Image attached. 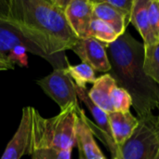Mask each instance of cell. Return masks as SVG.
I'll return each mask as SVG.
<instances>
[{
  "label": "cell",
  "instance_id": "cell-1",
  "mask_svg": "<svg viewBox=\"0 0 159 159\" xmlns=\"http://www.w3.org/2000/svg\"><path fill=\"white\" fill-rule=\"evenodd\" d=\"M69 1L10 0L7 25L17 29L46 56L61 59L60 54L72 49L78 40L65 18Z\"/></svg>",
  "mask_w": 159,
  "mask_h": 159
},
{
  "label": "cell",
  "instance_id": "cell-2",
  "mask_svg": "<svg viewBox=\"0 0 159 159\" xmlns=\"http://www.w3.org/2000/svg\"><path fill=\"white\" fill-rule=\"evenodd\" d=\"M111 70L108 73L117 87L125 89L132 99L138 119L157 116L159 85L143 71L144 45L125 32L106 46Z\"/></svg>",
  "mask_w": 159,
  "mask_h": 159
},
{
  "label": "cell",
  "instance_id": "cell-3",
  "mask_svg": "<svg viewBox=\"0 0 159 159\" xmlns=\"http://www.w3.org/2000/svg\"><path fill=\"white\" fill-rule=\"evenodd\" d=\"M79 107L71 106L51 118L43 117L33 108V152L38 149L73 150Z\"/></svg>",
  "mask_w": 159,
  "mask_h": 159
},
{
  "label": "cell",
  "instance_id": "cell-4",
  "mask_svg": "<svg viewBox=\"0 0 159 159\" xmlns=\"http://www.w3.org/2000/svg\"><path fill=\"white\" fill-rule=\"evenodd\" d=\"M157 116L139 119V125L124 144L116 148L113 159H154L159 151Z\"/></svg>",
  "mask_w": 159,
  "mask_h": 159
},
{
  "label": "cell",
  "instance_id": "cell-5",
  "mask_svg": "<svg viewBox=\"0 0 159 159\" xmlns=\"http://www.w3.org/2000/svg\"><path fill=\"white\" fill-rule=\"evenodd\" d=\"M36 83L60 106L61 111L71 106L79 107L75 85L65 68L54 69L51 74L37 80Z\"/></svg>",
  "mask_w": 159,
  "mask_h": 159
},
{
  "label": "cell",
  "instance_id": "cell-6",
  "mask_svg": "<svg viewBox=\"0 0 159 159\" xmlns=\"http://www.w3.org/2000/svg\"><path fill=\"white\" fill-rule=\"evenodd\" d=\"M33 107L22 109V116L17 131L7 145L0 159H20L23 156L33 153Z\"/></svg>",
  "mask_w": 159,
  "mask_h": 159
},
{
  "label": "cell",
  "instance_id": "cell-7",
  "mask_svg": "<svg viewBox=\"0 0 159 159\" xmlns=\"http://www.w3.org/2000/svg\"><path fill=\"white\" fill-rule=\"evenodd\" d=\"M19 46L25 48L27 51H30L33 54L45 59L54 66V69L65 68L69 63L67 59L61 60L56 58H49L46 56L37 46H35L34 43H32L26 37H24L17 29L7 24H0V53L7 58L8 52L12 48Z\"/></svg>",
  "mask_w": 159,
  "mask_h": 159
},
{
  "label": "cell",
  "instance_id": "cell-8",
  "mask_svg": "<svg viewBox=\"0 0 159 159\" xmlns=\"http://www.w3.org/2000/svg\"><path fill=\"white\" fill-rule=\"evenodd\" d=\"M105 44L93 37L81 38L76 41L72 50L81 59L83 63L89 65L94 71L109 73L111 64Z\"/></svg>",
  "mask_w": 159,
  "mask_h": 159
},
{
  "label": "cell",
  "instance_id": "cell-9",
  "mask_svg": "<svg viewBox=\"0 0 159 159\" xmlns=\"http://www.w3.org/2000/svg\"><path fill=\"white\" fill-rule=\"evenodd\" d=\"M65 18L77 38L89 37V27L93 20V1L70 0L65 8Z\"/></svg>",
  "mask_w": 159,
  "mask_h": 159
},
{
  "label": "cell",
  "instance_id": "cell-10",
  "mask_svg": "<svg viewBox=\"0 0 159 159\" xmlns=\"http://www.w3.org/2000/svg\"><path fill=\"white\" fill-rule=\"evenodd\" d=\"M75 144L78 148L79 159H106L97 145L93 131L87 122V116L80 107L77 109Z\"/></svg>",
  "mask_w": 159,
  "mask_h": 159
},
{
  "label": "cell",
  "instance_id": "cell-11",
  "mask_svg": "<svg viewBox=\"0 0 159 159\" xmlns=\"http://www.w3.org/2000/svg\"><path fill=\"white\" fill-rule=\"evenodd\" d=\"M109 124L116 145L121 146L132 135L139 125L138 117L134 116L130 112L108 114Z\"/></svg>",
  "mask_w": 159,
  "mask_h": 159
},
{
  "label": "cell",
  "instance_id": "cell-12",
  "mask_svg": "<svg viewBox=\"0 0 159 159\" xmlns=\"http://www.w3.org/2000/svg\"><path fill=\"white\" fill-rule=\"evenodd\" d=\"M116 86L115 79L109 74L102 75L96 78L92 88L89 91V97L91 102L102 111L107 114L112 113L111 94Z\"/></svg>",
  "mask_w": 159,
  "mask_h": 159
},
{
  "label": "cell",
  "instance_id": "cell-13",
  "mask_svg": "<svg viewBox=\"0 0 159 159\" xmlns=\"http://www.w3.org/2000/svg\"><path fill=\"white\" fill-rule=\"evenodd\" d=\"M147 5L148 0H134L130 16V22L143 37L144 47L159 43L158 39L154 35L149 24Z\"/></svg>",
  "mask_w": 159,
  "mask_h": 159
},
{
  "label": "cell",
  "instance_id": "cell-14",
  "mask_svg": "<svg viewBox=\"0 0 159 159\" xmlns=\"http://www.w3.org/2000/svg\"><path fill=\"white\" fill-rule=\"evenodd\" d=\"M93 17L108 23L119 36L126 32L128 25L124 17L106 1H93Z\"/></svg>",
  "mask_w": 159,
  "mask_h": 159
},
{
  "label": "cell",
  "instance_id": "cell-15",
  "mask_svg": "<svg viewBox=\"0 0 159 159\" xmlns=\"http://www.w3.org/2000/svg\"><path fill=\"white\" fill-rule=\"evenodd\" d=\"M65 70L76 87L87 88L88 84H93L96 80L95 71L89 65L83 62L76 65L68 63Z\"/></svg>",
  "mask_w": 159,
  "mask_h": 159
},
{
  "label": "cell",
  "instance_id": "cell-16",
  "mask_svg": "<svg viewBox=\"0 0 159 159\" xmlns=\"http://www.w3.org/2000/svg\"><path fill=\"white\" fill-rule=\"evenodd\" d=\"M143 71L159 85V43L144 47Z\"/></svg>",
  "mask_w": 159,
  "mask_h": 159
},
{
  "label": "cell",
  "instance_id": "cell-17",
  "mask_svg": "<svg viewBox=\"0 0 159 159\" xmlns=\"http://www.w3.org/2000/svg\"><path fill=\"white\" fill-rule=\"evenodd\" d=\"M89 37H93L105 45H109L115 42L119 35L108 23L93 18L89 27Z\"/></svg>",
  "mask_w": 159,
  "mask_h": 159
},
{
  "label": "cell",
  "instance_id": "cell-18",
  "mask_svg": "<svg viewBox=\"0 0 159 159\" xmlns=\"http://www.w3.org/2000/svg\"><path fill=\"white\" fill-rule=\"evenodd\" d=\"M111 104L113 112L128 113L132 106V99L128 91L116 86L111 94Z\"/></svg>",
  "mask_w": 159,
  "mask_h": 159
},
{
  "label": "cell",
  "instance_id": "cell-19",
  "mask_svg": "<svg viewBox=\"0 0 159 159\" xmlns=\"http://www.w3.org/2000/svg\"><path fill=\"white\" fill-rule=\"evenodd\" d=\"M71 156L72 150L57 149H38L31 155L32 159H71Z\"/></svg>",
  "mask_w": 159,
  "mask_h": 159
},
{
  "label": "cell",
  "instance_id": "cell-20",
  "mask_svg": "<svg viewBox=\"0 0 159 159\" xmlns=\"http://www.w3.org/2000/svg\"><path fill=\"white\" fill-rule=\"evenodd\" d=\"M147 13L151 30L159 41V0H148Z\"/></svg>",
  "mask_w": 159,
  "mask_h": 159
},
{
  "label": "cell",
  "instance_id": "cell-21",
  "mask_svg": "<svg viewBox=\"0 0 159 159\" xmlns=\"http://www.w3.org/2000/svg\"><path fill=\"white\" fill-rule=\"evenodd\" d=\"M107 4L116 9L125 19L127 25L130 22V16L134 0H105Z\"/></svg>",
  "mask_w": 159,
  "mask_h": 159
},
{
  "label": "cell",
  "instance_id": "cell-22",
  "mask_svg": "<svg viewBox=\"0 0 159 159\" xmlns=\"http://www.w3.org/2000/svg\"><path fill=\"white\" fill-rule=\"evenodd\" d=\"M27 49L23 47H16L12 48L7 55V59L13 65L17 64L20 67L28 66V58H27Z\"/></svg>",
  "mask_w": 159,
  "mask_h": 159
},
{
  "label": "cell",
  "instance_id": "cell-23",
  "mask_svg": "<svg viewBox=\"0 0 159 159\" xmlns=\"http://www.w3.org/2000/svg\"><path fill=\"white\" fill-rule=\"evenodd\" d=\"M10 20V0H0V24H8Z\"/></svg>",
  "mask_w": 159,
  "mask_h": 159
},
{
  "label": "cell",
  "instance_id": "cell-24",
  "mask_svg": "<svg viewBox=\"0 0 159 159\" xmlns=\"http://www.w3.org/2000/svg\"><path fill=\"white\" fill-rule=\"evenodd\" d=\"M14 69V65L7 59H0V71H7Z\"/></svg>",
  "mask_w": 159,
  "mask_h": 159
},
{
  "label": "cell",
  "instance_id": "cell-25",
  "mask_svg": "<svg viewBox=\"0 0 159 159\" xmlns=\"http://www.w3.org/2000/svg\"><path fill=\"white\" fill-rule=\"evenodd\" d=\"M157 126L159 128V107H158V112H157Z\"/></svg>",
  "mask_w": 159,
  "mask_h": 159
},
{
  "label": "cell",
  "instance_id": "cell-26",
  "mask_svg": "<svg viewBox=\"0 0 159 159\" xmlns=\"http://www.w3.org/2000/svg\"><path fill=\"white\" fill-rule=\"evenodd\" d=\"M0 59H7V58H6L3 54H1V53H0Z\"/></svg>",
  "mask_w": 159,
  "mask_h": 159
},
{
  "label": "cell",
  "instance_id": "cell-27",
  "mask_svg": "<svg viewBox=\"0 0 159 159\" xmlns=\"http://www.w3.org/2000/svg\"><path fill=\"white\" fill-rule=\"evenodd\" d=\"M154 159H159V151H158V153H157V157H156Z\"/></svg>",
  "mask_w": 159,
  "mask_h": 159
}]
</instances>
